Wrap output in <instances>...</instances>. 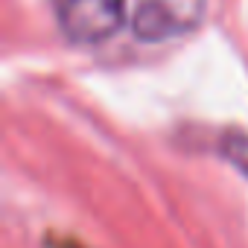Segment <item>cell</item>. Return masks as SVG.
<instances>
[{
    "instance_id": "2",
    "label": "cell",
    "mask_w": 248,
    "mask_h": 248,
    "mask_svg": "<svg viewBox=\"0 0 248 248\" xmlns=\"http://www.w3.org/2000/svg\"><path fill=\"white\" fill-rule=\"evenodd\" d=\"M204 15V0H143L135 15V32L143 41L187 35Z\"/></svg>"
},
{
    "instance_id": "1",
    "label": "cell",
    "mask_w": 248,
    "mask_h": 248,
    "mask_svg": "<svg viewBox=\"0 0 248 248\" xmlns=\"http://www.w3.org/2000/svg\"><path fill=\"white\" fill-rule=\"evenodd\" d=\"M56 15L67 38L79 44H96L123 27V0H56Z\"/></svg>"
}]
</instances>
